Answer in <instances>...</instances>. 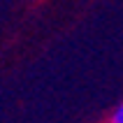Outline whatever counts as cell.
Segmentation results:
<instances>
[{
  "instance_id": "obj_1",
  "label": "cell",
  "mask_w": 123,
  "mask_h": 123,
  "mask_svg": "<svg viewBox=\"0 0 123 123\" xmlns=\"http://www.w3.org/2000/svg\"><path fill=\"white\" fill-rule=\"evenodd\" d=\"M107 123H123V100L114 107V111L109 114V118H107Z\"/></svg>"
}]
</instances>
